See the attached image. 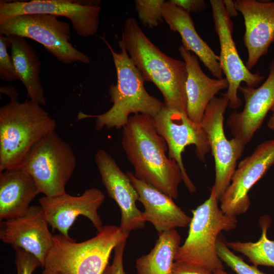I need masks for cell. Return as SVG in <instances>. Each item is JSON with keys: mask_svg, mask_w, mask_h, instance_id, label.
<instances>
[{"mask_svg": "<svg viewBox=\"0 0 274 274\" xmlns=\"http://www.w3.org/2000/svg\"><path fill=\"white\" fill-rule=\"evenodd\" d=\"M222 2L225 11L229 18L235 17L238 15V11L235 8L233 1L223 0Z\"/></svg>", "mask_w": 274, "mask_h": 274, "instance_id": "33", "label": "cell"}, {"mask_svg": "<svg viewBox=\"0 0 274 274\" xmlns=\"http://www.w3.org/2000/svg\"><path fill=\"white\" fill-rule=\"evenodd\" d=\"M221 97H214L204 111L200 124L206 132L215 165V183L211 189L220 200L230 185L245 145L233 138L228 140L224 130V115L229 100L223 93Z\"/></svg>", "mask_w": 274, "mask_h": 274, "instance_id": "9", "label": "cell"}, {"mask_svg": "<svg viewBox=\"0 0 274 274\" xmlns=\"http://www.w3.org/2000/svg\"><path fill=\"white\" fill-rule=\"evenodd\" d=\"M172 274H213V272L198 266L175 261Z\"/></svg>", "mask_w": 274, "mask_h": 274, "instance_id": "31", "label": "cell"}, {"mask_svg": "<svg viewBox=\"0 0 274 274\" xmlns=\"http://www.w3.org/2000/svg\"><path fill=\"white\" fill-rule=\"evenodd\" d=\"M170 1L189 13L201 12L207 7V5L203 0H170Z\"/></svg>", "mask_w": 274, "mask_h": 274, "instance_id": "32", "label": "cell"}, {"mask_svg": "<svg viewBox=\"0 0 274 274\" xmlns=\"http://www.w3.org/2000/svg\"><path fill=\"white\" fill-rule=\"evenodd\" d=\"M216 246L220 259L236 274H265L259 270L257 266L248 264L234 254L226 245L222 236L218 237Z\"/></svg>", "mask_w": 274, "mask_h": 274, "instance_id": "27", "label": "cell"}, {"mask_svg": "<svg viewBox=\"0 0 274 274\" xmlns=\"http://www.w3.org/2000/svg\"><path fill=\"white\" fill-rule=\"evenodd\" d=\"M55 120L30 100H10L0 108V173L21 167L32 147L55 131Z\"/></svg>", "mask_w": 274, "mask_h": 274, "instance_id": "4", "label": "cell"}, {"mask_svg": "<svg viewBox=\"0 0 274 274\" xmlns=\"http://www.w3.org/2000/svg\"><path fill=\"white\" fill-rule=\"evenodd\" d=\"M76 165L71 145L54 131L32 147L21 167L34 180L40 193L52 197L66 193L65 185Z\"/></svg>", "mask_w": 274, "mask_h": 274, "instance_id": "7", "label": "cell"}, {"mask_svg": "<svg viewBox=\"0 0 274 274\" xmlns=\"http://www.w3.org/2000/svg\"><path fill=\"white\" fill-rule=\"evenodd\" d=\"M270 111L272 112V114H274V103L273 104V105L272 106L270 110Z\"/></svg>", "mask_w": 274, "mask_h": 274, "instance_id": "39", "label": "cell"}, {"mask_svg": "<svg viewBox=\"0 0 274 274\" xmlns=\"http://www.w3.org/2000/svg\"><path fill=\"white\" fill-rule=\"evenodd\" d=\"M181 236L176 229L158 233L154 248L135 261L137 274H172Z\"/></svg>", "mask_w": 274, "mask_h": 274, "instance_id": "24", "label": "cell"}, {"mask_svg": "<svg viewBox=\"0 0 274 274\" xmlns=\"http://www.w3.org/2000/svg\"><path fill=\"white\" fill-rule=\"evenodd\" d=\"M178 50L187 72L185 85L187 115L192 121L200 123L209 104L219 92L228 88V83L226 78L208 77L201 70L198 57L183 46Z\"/></svg>", "mask_w": 274, "mask_h": 274, "instance_id": "20", "label": "cell"}, {"mask_svg": "<svg viewBox=\"0 0 274 274\" xmlns=\"http://www.w3.org/2000/svg\"><path fill=\"white\" fill-rule=\"evenodd\" d=\"M126 174L139 194V201L144 206V220L152 224L158 233L189 226L191 218L175 203L172 198L139 180L133 173L127 171Z\"/></svg>", "mask_w": 274, "mask_h": 274, "instance_id": "19", "label": "cell"}, {"mask_svg": "<svg viewBox=\"0 0 274 274\" xmlns=\"http://www.w3.org/2000/svg\"><path fill=\"white\" fill-rule=\"evenodd\" d=\"M213 274H229L224 270V269H218L213 272Z\"/></svg>", "mask_w": 274, "mask_h": 274, "instance_id": "37", "label": "cell"}, {"mask_svg": "<svg viewBox=\"0 0 274 274\" xmlns=\"http://www.w3.org/2000/svg\"><path fill=\"white\" fill-rule=\"evenodd\" d=\"M58 17L48 14L16 16L0 22V35L18 36L36 41L63 63H90L89 57L70 42V24Z\"/></svg>", "mask_w": 274, "mask_h": 274, "instance_id": "8", "label": "cell"}, {"mask_svg": "<svg viewBox=\"0 0 274 274\" xmlns=\"http://www.w3.org/2000/svg\"><path fill=\"white\" fill-rule=\"evenodd\" d=\"M40 193L32 178L21 167L0 173V220L24 214Z\"/></svg>", "mask_w": 274, "mask_h": 274, "instance_id": "22", "label": "cell"}, {"mask_svg": "<svg viewBox=\"0 0 274 274\" xmlns=\"http://www.w3.org/2000/svg\"><path fill=\"white\" fill-rule=\"evenodd\" d=\"M110 265H108L102 274H110Z\"/></svg>", "mask_w": 274, "mask_h": 274, "instance_id": "38", "label": "cell"}, {"mask_svg": "<svg viewBox=\"0 0 274 274\" xmlns=\"http://www.w3.org/2000/svg\"><path fill=\"white\" fill-rule=\"evenodd\" d=\"M10 46L7 37L0 35V77L7 82L19 80L11 56L8 52V48Z\"/></svg>", "mask_w": 274, "mask_h": 274, "instance_id": "28", "label": "cell"}, {"mask_svg": "<svg viewBox=\"0 0 274 274\" xmlns=\"http://www.w3.org/2000/svg\"><path fill=\"white\" fill-rule=\"evenodd\" d=\"M120 41L145 81L154 83L159 89L164 106L187 114L185 62L162 52L146 36L134 18L125 20Z\"/></svg>", "mask_w": 274, "mask_h": 274, "instance_id": "2", "label": "cell"}, {"mask_svg": "<svg viewBox=\"0 0 274 274\" xmlns=\"http://www.w3.org/2000/svg\"><path fill=\"white\" fill-rule=\"evenodd\" d=\"M122 132L121 145L135 177L177 199L183 181L181 170L178 163L166 156V143L156 131L152 117L131 115Z\"/></svg>", "mask_w": 274, "mask_h": 274, "instance_id": "1", "label": "cell"}, {"mask_svg": "<svg viewBox=\"0 0 274 274\" xmlns=\"http://www.w3.org/2000/svg\"><path fill=\"white\" fill-rule=\"evenodd\" d=\"M152 120L156 131L166 143L168 157L181 169L183 182L190 192H194L196 188L187 175L182 154L186 147L194 145L197 157L204 161L211 151L206 132L200 123L192 121L186 114L165 106Z\"/></svg>", "mask_w": 274, "mask_h": 274, "instance_id": "10", "label": "cell"}, {"mask_svg": "<svg viewBox=\"0 0 274 274\" xmlns=\"http://www.w3.org/2000/svg\"><path fill=\"white\" fill-rule=\"evenodd\" d=\"M15 250L17 274H32L39 266H42L40 261L33 255L21 249Z\"/></svg>", "mask_w": 274, "mask_h": 274, "instance_id": "29", "label": "cell"}, {"mask_svg": "<svg viewBox=\"0 0 274 274\" xmlns=\"http://www.w3.org/2000/svg\"><path fill=\"white\" fill-rule=\"evenodd\" d=\"M233 1L244 20L243 41L248 53L246 65L250 70L274 43V1Z\"/></svg>", "mask_w": 274, "mask_h": 274, "instance_id": "18", "label": "cell"}, {"mask_svg": "<svg viewBox=\"0 0 274 274\" xmlns=\"http://www.w3.org/2000/svg\"><path fill=\"white\" fill-rule=\"evenodd\" d=\"M245 104L241 112H233L227 125L235 138L245 145L260 128L266 114L274 103V59L269 66V75L259 87L241 85L238 88Z\"/></svg>", "mask_w": 274, "mask_h": 274, "instance_id": "17", "label": "cell"}, {"mask_svg": "<svg viewBox=\"0 0 274 274\" xmlns=\"http://www.w3.org/2000/svg\"><path fill=\"white\" fill-rule=\"evenodd\" d=\"M48 225L42 207L32 205L24 214L1 221L0 239L33 255L44 266L53 244Z\"/></svg>", "mask_w": 274, "mask_h": 274, "instance_id": "15", "label": "cell"}, {"mask_svg": "<svg viewBox=\"0 0 274 274\" xmlns=\"http://www.w3.org/2000/svg\"><path fill=\"white\" fill-rule=\"evenodd\" d=\"M162 14L170 29L181 36L182 46L194 54L214 77L222 78L219 57L197 32L190 13L168 1L163 6Z\"/></svg>", "mask_w": 274, "mask_h": 274, "instance_id": "21", "label": "cell"}, {"mask_svg": "<svg viewBox=\"0 0 274 274\" xmlns=\"http://www.w3.org/2000/svg\"><path fill=\"white\" fill-rule=\"evenodd\" d=\"M42 274H61V273L54 271L48 268H45L43 271L42 272Z\"/></svg>", "mask_w": 274, "mask_h": 274, "instance_id": "36", "label": "cell"}, {"mask_svg": "<svg viewBox=\"0 0 274 274\" xmlns=\"http://www.w3.org/2000/svg\"><path fill=\"white\" fill-rule=\"evenodd\" d=\"M95 162L102 183L109 196L118 204L121 213L119 228L124 233L145 227L142 212L137 208L139 194L127 174L124 173L115 159L106 151L99 149Z\"/></svg>", "mask_w": 274, "mask_h": 274, "instance_id": "16", "label": "cell"}, {"mask_svg": "<svg viewBox=\"0 0 274 274\" xmlns=\"http://www.w3.org/2000/svg\"><path fill=\"white\" fill-rule=\"evenodd\" d=\"M110 50L117 74V83L112 84L109 94L113 105L99 115H89L79 112L78 120L95 118V129H120L127 124L131 114H142L152 117L164 106V103L151 95L144 86V79L135 66L120 41V52H115L104 40Z\"/></svg>", "mask_w": 274, "mask_h": 274, "instance_id": "3", "label": "cell"}, {"mask_svg": "<svg viewBox=\"0 0 274 274\" xmlns=\"http://www.w3.org/2000/svg\"><path fill=\"white\" fill-rule=\"evenodd\" d=\"M262 233L256 242H226L229 248L247 257L253 265L272 266L274 267V240L267 236V229L271 219L269 216H263L260 219Z\"/></svg>", "mask_w": 274, "mask_h": 274, "instance_id": "25", "label": "cell"}, {"mask_svg": "<svg viewBox=\"0 0 274 274\" xmlns=\"http://www.w3.org/2000/svg\"><path fill=\"white\" fill-rule=\"evenodd\" d=\"M105 199V195L96 188L87 189L80 196H75L66 193L39 199L45 217L52 230H58L61 234L70 237L68 230L77 217L83 216L92 223L97 231L103 227L98 208Z\"/></svg>", "mask_w": 274, "mask_h": 274, "instance_id": "14", "label": "cell"}, {"mask_svg": "<svg viewBox=\"0 0 274 274\" xmlns=\"http://www.w3.org/2000/svg\"><path fill=\"white\" fill-rule=\"evenodd\" d=\"M1 93H4L10 97L11 100H17L19 93L16 88L12 86H3L0 88Z\"/></svg>", "mask_w": 274, "mask_h": 274, "instance_id": "34", "label": "cell"}, {"mask_svg": "<svg viewBox=\"0 0 274 274\" xmlns=\"http://www.w3.org/2000/svg\"><path fill=\"white\" fill-rule=\"evenodd\" d=\"M210 2L220 45L219 62L228 83L225 94L229 100V107L235 110L242 105V101L237 96L241 83L244 82L248 86L256 87L264 77L259 72L252 73L241 58L232 38V23L225 11L222 1L211 0Z\"/></svg>", "mask_w": 274, "mask_h": 274, "instance_id": "12", "label": "cell"}, {"mask_svg": "<svg viewBox=\"0 0 274 274\" xmlns=\"http://www.w3.org/2000/svg\"><path fill=\"white\" fill-rule=\"evenodd\" d=\"M127 238L119 243L114 248L113 262L110 265V274H126L123 267V254Z\"/></svg>", "mask_w": 274, "mask_h": 274, "instance_id": "30", "label": "cell"}, {"mask_svg": "<svg viewBox=\"0 0 274 274\" xmlns=\"http://www.w3.org/2000/svg\"><path fill=\"white\" fill-rule=\"evenodd\" d=\"M100 1L76 0H32L0 1V22L16 16L48 14L63 16L71 22L82 37L94 36L99 24Z\"/></svg>", "mask_w": 274, "mask_h": 274, "instance_id": "11", "label": "cell"}, {"mask_svg": "<svg viewBox=\"0 0 274 274\" xmlns=\"http://www.w3.org/2000/svg\"><path fill=\"white\" fill-rule=\"evenodd\" d=\"M267 126L270 129L274 130V114H272L269 118L267 123Z\"/></svg>", "mask_w": 274, "mask_h": 274, "instance_id": "35", "label": "cell"}, {"mask_svg": "<svg viewBox=\"0 0 274 274\" xmlns=\"http://www.w3.org/2000/svg\"><path fill=\"white\" fill-rule=\"evenodd\" d=\"M219 199L212 192L209 197L195 209L189 225L188 236L180 247L175 261L206 268L212 272L224 269L217 250V241L222 231L234 229L236 217L225 214L218 207Z\"/></svg>", "mask_w": 274, "mask_h": 274, "instance_id": "6", "label": "cell"}, {"mask_svg": "<svg viewBox=\"0 0 274 274\" xmlns=\"http://www.w3.org/2000/svg\"><path fill=\"white\" fill-rule=\"evenodd\" d=\"M274 164V139L259 144L253 153L242 160L231 179L230 185L219 201L226 214L236 216L250 206L248 192Z\"/></svg>", "mask_w": 274, "mask_h": 274, "instance_id": "13", "label": "cell"}, {"mask_svg": "<svg viewBox=\"0 0 274 274\" xmlns=\"http://www.w3.org/2000/svg\"><path fill=\"white\" fill-rule=\"evenodd\" d=\"M10 42L11 57L19 79L24 84L27 98L41 106L46 104L40 79L41 62L33 48L26 38L6 36Z\"/></svg>", "mask_w": 274, "mask_h": 274, "instance_id": "23", "label": "cell"}, {"mask_svg": "<svg viewBox=\"0 0 274 274\" xmlns=\"http://www.w3.org/2000/svg\"><path fill=\"white\" fill-rule=\"evenodd\" d=\"M135 8L143 25L150 28L158 26L163 22L164 0H135Z\"/></svg>", "mask_w": 274, "mask_h": 274, "instance_id": "26", "label": "cell"}, {"mask_svg": "<svg viewBox=\"0 0 274 274\" xmlns=\"http://www.w3.org/2000/svg\"><path fill=\"white\" fill-rule=\"evenodd\" d=\"M128 235L119 226L108 225L94 237L80 243L61 234L53 235L44 267L61 274H102L112 251Z\"/></svg>", "mask_w": 274, "mask_h": 274, "instance_id": "5", "label": "cell"}]
</instances>
